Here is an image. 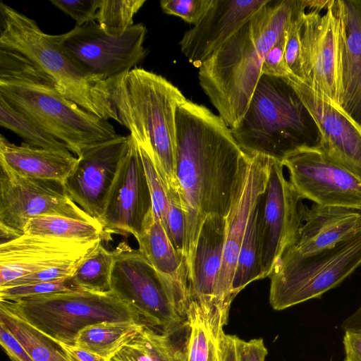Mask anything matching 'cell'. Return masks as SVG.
I'll list each match as a JSON object with an SVG mask.
<instances>
[{"label": "cell", "instance_id": "50", "mask_svg": "<svg viewBox=\"0 0 361 361\" xmlns=\"http://www.w3.org/2000/svg\"><path fill=\"white\" fill-rule=\"evenodd\" d=\"M360 123V127H361V121H360V123Z\"/></svg>", "mask_w": 361, "mask_h": 361}, {"label": "cell", "instance_id": "26", "mask_svg": "<svg viewBox=\"0 0 361 361\" xmlns=\"http://www.w3.org/2000/svg\"><path fill=\"white\" fill-rule=\"evenodd\" d=\"M345 41L343 53L341 108L361 121V0L343 1Z\"/></svg>", "mask_w": 361, "mask_h": 361}, {"label": "cell", "instance_id": "41", "mask_svg": "<svg viewBox=\"0 0 361 361\" xmlns=\"http://www.w3.org/2000/svg\"><path fill=\"white\" fill-rule=\"evenodd\" d=\"M57 8L71 17L76 25L96 21L100 0H51Z\"/></svg>", "mask_w": 361, "mask_h": 361}, {"label": "cell", "instance_id": "37", "mask_svg": "<svg viewBox=\"0 0 361 361\" xmlns=\"http://www.w3.org/2000/svg\"><path fill=\"white\" fill-rule=\"evenodd\" d=\"M166 193L169 201L167 234L175 249L185 259L186 223L180 196L178 192L173 190H168Z\"/></svg>", "mask_w": 361, "mask_h": 361}, {"label": "cell", "instance_id": "31", "mask_svg": "<svg viewBox=\"0 0 361 361\" xmlns=\"http://www.w3.org/2000/svg\"><path fill=\"white\" fill-rule=\"evenodd\" d=\"M0 125L20 137L27 144L39 148L68 149L59 140L32 120L10 104L0 96Z\"/></svg>", "mask_w": 361, "mask_h": 361}, {"label": "cell", "instance_id": "17", "mask_svg": "<svg viewBox=\"0 0 361 361\" xmlns=\"http://www.w3.org/2000/svg\"><path fill=\"white\" fill-rule=\"evenodd\" d=\"M104 240L66 239L23 234L0 245V288L57 265L80 262Z\"/></svg>", "mask_w": 361, "mask_h": 361}, {"label": "cell", "instance_id": "48", "mask_svg": "<svg viewBox=\"0 0 361 361\" xmlns=\"http://www.w3.org/2000/svg\"><path fill=\"white\" fill-rule=\"evenodd\" d=\"M238 338L235 335L225 334L222 343V361H238Z\"/></svg>", "mask_w": 361, "mask_h": 361}, {"label": "cell", "instance_id": "43", "mask_svg": "<svg viewBox=\"0 0 361 361\" xmlns=\"http://www.w3.org/2000/svg\"><path fill=\"white\" fill-rule=\"evenodd\" d=\"M142 332L124 345L110 361H152Z\"/></svg>", "mask_w": 361, "mask_h": 361}, {"label": "cell", "instance_id": "25", "mask_svg": "<svg viewBox=\"0 0 361 361\" xmlns=\"http://www.w3.org/2000/svg\"><path fill=\"white\" fill-rule=\"evenodd\" d=\"M228 314L217 307L190 302L185 315L186 361H222L224 327Z\"/></svg>", "mask_w": 361, "mask_h": 361}, {"label": "cell", "instance_id": "9", "mask_svg": "<svg viewBox=\"0 0 361 361\" xmlns=\"http://www.w3.org/2000/svg\"><path fill=\"white\" fill-rule=\"evenodd\" d=\"M325 11L322 15L317 11H306L301 0L300 80L323 99L341 107L345 41L343 1L331 0Z\"/></svg>", "mask_w": 361, "mask_h": 361}, {"label": "cell", "instance_id": "6", "mask_svg": "<svg viewBox=\"0 0 361 361\" xmlns=\"http://www.w3.org/2000/svg\"><path fill=\"white\" fill-rule=\"evenodd\" d=\"M310 118L284 78L262 74L244 116L231 130L247 154L281 161L296 147L312 145L308 141Z\"/></svg>", "mask_w": 361, "mask_h": 361}, {"label": "cell", "instance_id": "5", "mask_svg": "<svg viewBox=\"0 0 361 361\" xmlns=\"http://www.w3.org/2000/svg\"><path fill=\"white\" fill-rule=\"evenodd\" d=\"M0 49L18 53L48 75L68 99L98 117L119 123L111 100L110 82L82 70L62 46V34L43 32L35 20L0 4Z\"/></svg>", "mask_w": 361, "mask_h": 361}, {"label": "cell", "instance_id": "35", "mask_svg": "<svg viewBox=\"0 0 361 361\" xmlns=\"http://www.w3.org/2000/svg\"><path fill=\"white\" fill-rule=\"evenodd\" d=\"M137 147L152 196L153 212L167 233L169 201L166 188L151 156L145 149L138 145Z\"/></svg>", "mask_w": 361, "mask_h": 361}, {"label": "cell", "instance_id": "4", "mask_svg": "<svg viewBox=\"0 0 361 361\" xmlns=\"http://www.w3.org/2000/svg\"><path fill=\"white\" fill-rule=\"evenodd\" d=\"M119 123L151 156L166 190L179 192L176 176V110L186 99L163 76L134 68L110 83Z\"/></svg>", "mask_w": 361, "mask_h": 361}, {"label": "cell", "instance_id": "18", "mask_svg": "<svg viewBox=\"0 0 361 361\" xmlns=\"http://www.w3.org/2000/svg\"><path fill=\"white\" fill-rule=\"evenodd\" d=\"M315 124L317 143L332 159L361 176V127L341 107L318 96L299 78H284Z\"/></svg>", "mask_w": 361, "mask_h": 361}, {"label": "cell", "instance_id": "34", "mask_svg": "<svg viewBox=\"0 0 361 361\" xmlns=\"http://www.w3.org/2000/svg\"><path fill=\"white\" fill-rule=\"evenodd\" d=\"M179 331L166 334L145 327L142 335L152 361H186L185 340L176 339Z\"/></svg>", "mask_w": 361, "mask_h": 361}, {"label": "cell", "instance_id": "3", "mask_svg": "<svg viewBox=\"0 0 361 361\" xmlns=\"http://www.w3.org/2000/svg\"><path fill=\"white\" fill-rule=\"evenodd\" d=\"M0 96L65 143L78 158L116 137L109 122L65 97L54 81L22 55L0 49Z\"/></svg>", "mask_w": 361, "mask_h": 361}, {"label": "cell", "instance_id": "1", "mask_svg": "<svg viewBox=\"0 0 361 361\" xmlns=\"http://www.w3.org/2000/svg\"><path fill=\"white\" fill-rule=\"evenodd\" d=\"M176 176L185 214L188 270L204 220L226 218L248 154L219 115L185 99L176 110Z\"/></svg>", "mask_w": 361, "mask_h": 361}, {"label": "cell", "instance_id": "39", "mask_svg": "<svg viewBox=\"0 0 361 361\" xmlns=\"http://www.w3.org/2000/svg\"><path fill=\"white\" fill-rule=\"evenodd\" d=\"M301 8V0L297 1V7L293 20L288 28V39L285 57L287 66L292 75L302 79L301 67V38L299 12Z\"/></svg>", "mask_w": 361, "mask_h": 361}, {"label": "cell", "instance_id": "38", "mask_svg": "<svg viewBox=\"0 0 361 361\" xmlns=\"http://www.w3.org/2000/svg\"><path fill=\"white\" fill-rule=\"evenodd\" d=\"M211 2L212 0H162L160 6L165 13L195 25L204 15Z\"/></svg>", "mask_w": 361, "mask_h": 361}, {"label": "cell", "instance_id": "36", "mask_svg": "<svg viewBox=\"0 0 361 361\" xmlns=\"http://www.w3.org/2000/svg\"><path fill=\"white\" fill-rule=\"evenodd\" d=\"M78 290L82 289L76 286L71 276L52 281L0 288V300L14 301L25 298Z\"/></svg>", "mask_w": 361, "mask_h": 361}, {"label": "cell", "instance_id": "11", "mask_svg": "<svg viewBox=\"0 0 361 361\" xmlns=\"http://www.w3.org/2000/svg\"><path fill=\"white\" fill-rule=\"evenodd\" d=\"M114 251L111 290L135 309L145 326L166 334L181 330L185 319L172 306L160 276L140 251L126 242Z\"/></svg>", "mask_w": 361, "mask_h": 361}, {"label": "cell", "instance_id": "42", "mask_svg": "<svg viewBox=\"0 0 361 361\" xmlns=\"http://www.w3.org/2000/svg\"><path fill=\"white\" fill-rule=\"evenodd\" d=\"M80 262H68L14 280L3 287L33 284L61 280L73 276Z\"/></svg>", "mask_w": 361, "mask_h": 361}, {"label": "cell", "instance_id": "29", "mask_svg": "<svg viewBox=\"0 0 361 361\" xmlns=\"http://www.w3.org/2000/svg\"><path fill=\"white\" fill-rule=\"evenodd\" d=\"M262 279L260 223L257 203L248 220L238 257L232 287L234 298L249 283Z\"/></svg>", "mask_w": 361, "mask_h": 361}, {"label": "cell", "instance_id": "15", "mask_svg": "<svg viewBox=\"0 0 361 361\" xmlns=\"http://www.w3.org/2000/svg\"><path fill=\"white\" fill-rule=\"evenodd\" d=\"M154 217L152 196L136 142L129 135L121 159L108 194L99 222L105 238L111 234L135 238Z\"/></svg>", "mask_w": 361, "mask_h": 361}, {"label": "cell", "instance_id": "12", "mask_svg": "<svg viewBox=\"0 0 361 361\" xmlns=\"http://www.w3.org/2000/svg\"><path fill=\"white\" fill-rule=\"evenodd\" d=\"M302 199L361 212V176L329 157L317 145H303L281 159Z\"/></svg>", "mask_w": 361, "mask_h": 361}, {"label": "cell", "instance_id": "8", "mask_svg": "<svg viewBox=\"0 0 361 361\" xmlns=\"http://www.w3.org/2000/svg\"><path fill=\"white\" fill-rule=\"evenodd\" d=\"M361 266V232L319 252L302 255L290 247L271 275L269 302L283 310L319 298Z\"/></svg>", "mask_w": 361, "mask_h": 361}, {"label": "cell", "instance_id": "13", "mask_svg": "<svg viewBox=\"0 0 361 361\" xmlns=\"http://www.w3.org/2000/svg\"><path fill=\"white\" fill-rule=\"evenodd\" d=\"M147 28L133 25L119 37L105 33L96 21L62 34V46L85 73L110 82L134 68L146 56Z\"/></svg>", "mask_w": 361, "mask_h": 361}, {"label": "cell", "instance_id": "33", "mask_svg": "<svg viewBox=\"0 0 361 361\" xmlns=\"http://www.w3.org/2000/svg\"><path fill=\"white\" fill-rule=\"evenodd\" d=\"M145 0H100L96 20L109 35L119 37L133 25V16Z\"/></svg>", "mask_w": 361, "mask_h": 361}, {"label": "cell", "instance_id": "22", "mask_svg": "<svg viewBox=\"0 0 361 361\" xmlns=\"http://www.w3.org/2000/svg\"><path fill=\"white\" fill-rule=\"evenodd\" d=\"M302 217L295 240L288 247L302 255L333 247L361 232V212L355 209L303 205Z\"/></svg>", "mask_w": 361, "mask_h": 361}, {"label": "cell", "instance_id": "45", "mask_svg": "<svg viewBox=\"0 0 361 361\" xmlns=\"http://www.w3.org/2000/svg\"><path fill=\"white\" fill-rule=\"evenodd\" d=\"M237 352L238 361H265L268 354L262 338L244 341L238 338Z\"/></svg>", "mask_w": 361, "mask_h": 361}, {"label": "cell", "instance_id": "44", "mask_svg": "<svg viewBox=\"0 0 361 361\" xmlns=\"http://www.w3.org/2000/svg\"><path fill=\"white\" fill-rule=\"evenodd\" d=\"M0 343L10 361H34L11 332L0 323Z\"/></svg>", "mask_w": 361, "mask_h": 361}, {"label": "cell", "instance_id": "30", "mask_svg": "<svg viewBox=\"0 0 361 361\" xmlns=\"http://www.w3.org/2000/svg\"><path fill=\"white\" fill-rule=\"evenodd\" d=\"M25 234L57 237L66 239L106 240L99 221L87 222L61 216H41L30 219Z\"/></svg>", "mask_w": 361, "mask_h": 361}, {"label": "cell", "instance_id": "14", "mask_svg": "<svg viewBox=\"0 0 361 361\" xmlns=\"http://www.w3.org/2000/svg\"><path fill=\"white\" fill-rule=\"evenodd\" d=\"M281 161L271 159L264 192L257 202L262 278L270 276L302 224V199L286 178Z\"/></svg>", "mask_w": 361, "mask_h": 361}, {"label": "cell", "instance_id": "21", "mask_svg": "<svg viewBox=\"0 0 361 361\" xmlns=\"http://www.w3.org/2000/svg\"><path fill=\"white\" fill-rule=\"evenodd\" d=\"M136 239L137 249L159 274L171 305L185 319L190 302L188 270L185 259L175 249L154 214Z\"/></svg>", "mask_w": 361, "mask_h": 361}, {"label": "cell", "instance_id": "24", "mask_svg": "<svg viewBox=\"0 0 361 361\" xmlns=\"http://www.w3.org/2000/svg\"><path fill=\"white\" fill-rule=\"evenodd\" d=\"M78 157L68 149L16 145L0 136V164L25 176L64 182L75 169Z\"/></svg>", "mask_w": 361, "mask_h": 361}, {"label": "cell", "instance_id": "47", "mask_svg": "<svg viewBox=\"0 0 361 361\" xmlns=\"http://www.w3.org/2000/svg\"><path fill=\"white\" fill-rule=\"evenodd\" d=\"M60 344L71 361H109L75 345Z\"/></svg>", "mask_w": 361, "mask_h": 361}, {"label": "cell", "instance_id": "19", "mask_svg": "<svg viewBox=\"0 0 361 361\" xmlns=\"http://www.w3.org/2000/svg\"><path fill=\"white\" fill-rule=\"evenodd\" d=\"M128 141L129 135H118L88 149L63 182L71 200L99 221Z\"/></svg>", "mask_w": 361, "mask_h": 361}, {"label": "cell", "instance_id": "46", "mask_svg": "<svg viewBox=\"0 0 361 361\" xmlns=\"http://www.w3.org/2000/svg\"><path fill=\"white\" fill-rule=\"evenodd\" d=\"M343 343L344 361H361V331H345Z\"/></svg>", "mask_w": 361, "mask_h": 361}, {"label": "cell", "instance_id": "40", "mask_svg": "<svg viewBox=\"0 0 361 361\" xmlns=\"http://www.w3.org/2000/svg\"><path fill=\"white\" fill-rule=\"evenodd\" d=\"M289 25L267 54L262 66V74L283 78L292 75L285 57Z\"/></svg>", "mask_w": 361, "mask_h": 361}, {"label": "cell", "instance_id": "49", "mask_svg": "<svg viewBox=\"0 0 361 361\" xmlns=\"http://www.w3.org/2000/svg\"><path fill=\"white\" fill-rule=\"evenodd\" d=\"M341 327L344 331H361V305L343 322Z\"/></svg>", "mask_w": 361, "mask_h": 361}, {"label": "cell", "instance_id": "2", "mask_svg": "<svg viewBox=\"0 0 361 361\" xmlns=\"http://www.w3.org/2000/svg\"><path fill=\"white\" fill-rule=\"evenodd\" d=\"M297 1L271 0L200 68V85L230 128L244 116L264 59L290 25Z\"/></svg>", "mask_w": 361, "mask_h": 361}, {"label": "cell", "instance_id": "20", "mask_svg": "<svg viewBox=\"0 0 361 361\" xmlns=\"http://www.w3.org/2000/svg\"><path fill=\"white\" fill-rule=\"evenodd\" d=\"M271 0H212L202 18L179 44L188 61L200 68Z\"/></svg>", "mask_w": 361, "mask_h": 361}, {"label": "cell", "instance_id": "27", "mask_svg": "<svg viewBox=\"0 0 361 361\" xmlns=\"http://www.w3.org/2000/svg\"><path fill=\"white\" fill-rule=\"evenodd\" d=\"M145 327L137 321L99 322L82 329L74 345L110 361L124 345L140 335Z\"/></svg>", "mask_w": 361, "mask_h": 361}, {"label": "cell", "instance_id": "7", "mask_svg": "<svg viewBox=\"0 0 361 361\" xmlns=\"http://www.w3.org/2000/svg\"><path fill=\"white\" fill-rule=\"evenodd\" d=\"M0 307L66 345H74L78 333L89 325L103 322H141L135 309L112 290H78L14 301L0 300Z\"/></svg>", "mask_w": 361, "mask_h": 361}, {"label": "cell", "instance_id": "28", "mask_svg": "<svg viewBox=\"0 0 361 361\" xmlns=\"http://www.w3.org/2000/svg\"><path fill=\"white\" fill-rule=\"evenodd\" d=\"M0 323L11 332L34 361H71L59 343L3 307H0Z\"/></svg>", "mask_w": 361, "mask_h": 361}, {"label": "cell", "instance_id": "16", "mask_svg": "<svg viewBox=\"0 0 361 361\" xmlns=\"http://www.w3.org/2000/svg\"><path fill=\"white\" fill-rule=\"evenodd\" d=\"M271 159L259 154H248L239 186L226 218L225 242L214 305L227 314L235 298L232 287L240 249L250 214L265 190Z\"/></svg>", "mask_w": 361, "mask_h": 361}, {"label": "cell", "instance_id": "23", "mask_svg": "<svg viewBox=\"0 0 361 361\" xmlns=\"http://www.w3.org/2000/svg\"><path fill=\"white\" fill-rule=\"evenodd\" d=\"M226 218L208 215L203 221L188 270L190 301L213 307L221 266Z\"/></svg>", "mask_w": 361, "mask_h": 361}, {"label": "cell", "instance_id": "32", "mask_svg": "<svg viewBox=\"0 0 361 361\" xmlns=\"http://www.w3.org/2000/svg\"><path fill=\"white\" fill-rule=\"evenodd\" d=\"M114 251L106 250L101 242L80 264L72 279L82 290L104 293L111 290V274Z\"/></svg>", "mask_w": 361, "mask_h": 361}, {"label": "cell", "instance_id": "10", "mask_svg": "<svg viewBox=\"0 0 361 361\" xmlns=\"http://www.w3.org/2000/svg\"><path fill=\"white\" fill-rule=\"evenodd\" d=\"M0 175V232L7 240L25 234L28 221L41 216H61L99 221L75 204L63 182L20 175L3 164Z\"/></svg>", "mask_w": 361, "mask_h": 361}]
</instances>
